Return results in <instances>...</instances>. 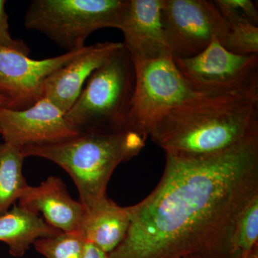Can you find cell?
Instances as JSON below:
<instances>
[{
    "mask_svg": "<svg viewBox=\"0 0 258 258\" xmlns=\"http://www.w3.org/2000/svg\"><path fill=\"white\" fill-rule=\"evenodd\" d=\"M258 195V136L224 152L166 154L157 187L132 205L126 235L108 258H235L230 239Z\"/></svg>",
    "mask_w": 258,
    "mask_h": 258,
    "instance_id": "6da1fadb",
    "label": "cell"
},
{
    "mask_svg": "<svg viewBox=\"0 0 258 258\" xmlns=\"http://www.w3.org/2000/svg\"><path fill=\"white\" fill-rule=\"evenodd\" d=\"M258 136V90L202 95L169 110L149 137L166 154L203 157Z\"/></svg>",
    "mask_w": 258,
    "mask_h": 258,
    "instance_id": "7a4b0ae2",
    "label": "cell"
},
{
    "mask_svg": "<svg viewBox=\"0 0 258 258\" xmlns=\"http://www.w3.org/2000/svg\"><path fill=\"white\" fill-rule=\"evenodd\" d=\"M147 138L132 130L79 133L56 143L21 149L25 158L55 163L72 178L86 210L107 198L109 180L117 166L138 155Z\"/></svg>",
    "mask_w": 258,
    "mask_h": 258,
    "instance_id": "3957f363",
    "label": "cell"
},
{
    "mask_svg": "<svg viewBox=\"0 0 258 258\" xmlns=\"http://www.w3.org/2000/svg\"><path fill=\"white\" fill-rule=\"evenodd\" d=\"M73 106L64 113L77 133L129 130L128 116L136 87V71L122 45L92 73Z\"/></svg>",
    "mask_w": 258,
    "mask_h": 258,
    "instance_id": "277c9868",
    "label": "cell"
},
{
    "mask_svg": "<svg viewBox=\"0 0 258 258\" xmlns=\"http://www.w3.org/2000/svg\"><path fill=\"white\" fill-rule=\"evenodd\" d=\"M129 0H32L25 28L40 32L66 50H79L100 29H120Z\"/></svg>",
    "mask_w": 258,
    "mask_h": 258,
    "instance_id": "5b68a950",
    "label": "cell"
},
{
    "mask_svg": "<svg viewBox=\"0 0 258 258\" xmlns=\"http://www.w3.org/2000/svg\"><path fill=\"white\" fill-rule=\"evenodd\" d=\"M133 62L136 87L128 129L146 138L149 137L154 123L166 112L206 94L198 91L183 77L171 55Z\"/></svg>",
    "mask_w": 258,
    "mask_h": 258,
    "instance_id": "8992f818",
    "label": "cell"
},
{
    "mask_svg": "<svg viewBox=\"0 0 258 258\" xmlns=\"http://www.w3.org/2000/svg\"><path fill=\"white\" fill-rule=\"evenodd\" d=\"M174 61L183 77L200 92L226 94L258 90V55L232 53L217 38L198 55Z\"/></svg>",
    "mask_w": 258,
    "mask_h": 258,
    "instance_id": "52a82bcc",
    "label": "cell"
},
{
    "mask_svg": "<svg viewBox=\"0 0 258 258\" xmlns=\"http://www.w3.org/2000/svg\"><path fill=\"white\" fill-rule=\"evenodd\" d=\"M161 21L174 59L198 55L212 40L221 41L227 23L213 1L163 0Z\"/></svg>",
    "mask_w": 258,
    "mask_h": 258,
    "instance_id": "ba28073f",
    "label": "cell"
},
{
    "mask_svg": "<svg viewBox=\"0 0 258 258\" xmlns=\"http://www.w3.org/2000/svg\"><path fill=\"white\" fill-rule=\"evenodd\" d=\"M86 48L33 60L19 51L0 46V96L8 101L5 108L22 111L36 104L42 98V86L47 78Z\"/></svg>",
    "mask_w": 258,
    "mask_h": 258,
    "instance_id": "9c48e42d",
    "label": "cell"
},
{
    "mask_svg": "<svg viewBox=\"0 0 258 258\" xmlns=\"http://www.w3.org/2000/svg\"><path fill=\"white\" fill-rule=\"evenodd\" d=\"M0 134L4 142L23 149L29 146L56 143L79 133L64 113L45 98L22 111L0 107Z\"/></svg>",
    "mask_w": 258,
    "mask_h": 258,
    "instance_id": "30bf717a",
    "label": "cell"
},
{
    "mask_svg": "<svg viewBox=\"0 0 258 258\" xmlns=\"http://www.w3.org/2000/svg\"><path fill=\"white\" fill-rule=\"evenodd\" d=\"M162 5L163 0H129L119 30L133 61L171 55L161 21Z\"/></svg>",
    "mask_w": 258,
    "mask_h": 258,
    "instance_id": "8fae6325",
    "label": "cell"
},
{
    "mask_svg": "<svg viewBox=\"0 0 258 258\" xmlns=\"http://www.w3.org/2000/svg\"><path fill=\"white\" fill-rule=\"evenodd\" d=\"M122 45L123 42L108 41L88 45L79 57L47 78L42 86V98L66 113L79 98L93 71Z\"/></svg>",
    "mask_w": 258,
    "mask_h": 258,
    "instance_id": "7c38bea8",
    "label": "cell"
},
{
    "mask_svg": "<svg viewBox=\"0 0 258 258\" xmlns=\"http://www.w3.org/2000/svg\"><path fill=\"white\" fill-rule=\"evenodd\" d=\"M19 206L43 215L45 221L62 232H80L86 209L69 195L63 181L51 176L37 186H27Z\"/></svg>",
    "mask_w": 258,
    "mask_h": 258,
    "instance_id": "4fadbf2b",
    "label": "cell"
},
{
    "mask_svg": "<svg viewBox=\"0 0 258 258\" xmlns=\"http://www.w3.org/2000/svg\"><path fill=\"white\" fill-rule=\"evenodd\" d=\"M132 215V206L120 207L107 197L86 210L80 232L88 243L108 254L125 238Z\"/></svg>",
    "mask_w": 258,
    "mask_h": 258,
    "instance_id": "5bb4252c",
    "label": "cell"
},
{
    "mask_svg": "<svg viewBox=\"0 0 258 258\" xmlns=\"http://www.w3.org/2000/svg\"><path fill=\"white\" fill-rule=\"evenodd\" d=\"M62 232L52 227L37 212L14 205L0 215V241L9 246L10 253L23 257L37 240Z\"/></svg>",
    "mask_w": 258,
    "mask_h": 258,
    "instance_id": "9a60e30c",
    "label": "cell"
},
{
    "mask_svg": "<svg viewBox=\"0 0 258 258\" xmlns=\"http://www.w3.org/2000/svg\"><path fill=\"white\" fill-rule=\"evenodd\" d=\"M25 159L20 148L0 144V215L20 200L28 186L23 173Z\"/></svg>",
    "mask_w": 258,
    "mask_h": 258,
    "instance_id": "2e32d148",
    "label": "cell"
},
{
    "mask_svg": "<svg viewBox=\"0 0 258 258\" xmlns=\"http://www.w3.org/2000/svg\"><path fill=\"white\" fill-rule=\"evenodd\" d=\"M235 258H243L258 247V195L241 210L230 239Z\"/></svg>",
    "mask_w": 258,
    "mask_h": 258,
    "instance_id": "e0dca14e",
    "label": "cell"
},
{
    "mask_svg": "<svg viewBox=\"0 0 258 258\" xmlns=\"http://www.w3.org/2000/svg\"><path fill=\"white\" fill-rule=\"evenodd\" d=\"M88 242L80 232H60L38 239L34 246L46 258H83Z\"/></svg>",
    "mask_w": 258,
    "mask_h": 258,
    "instance_id": "ac0fdd59",
    "label": "cell"
},
{
    "mask_svg": "<svg viewBox=\"0 0 258 258\" xmlns=\"http://www.w3.org/2000/svg\"><path fill=\"white\" fill-rule=\"evenodd\" d=\"M227 23V30L220 42L222 46L236 55H258V26L246 21Z\"/></svg>",
    "mask_w": 258,
    "mask_h": 258,
    "instance_id": "d6986e66",
    "label": "cell"
},
{
    "mask_svg": "<svg viewBox=\"0 0 258 258\" xmlns=\"http://www.w3.org/2000/svg\"><path fill=\"white\" fill-rule=\"evenodd\" d=\"M213 2L226 21H246L258 26L257 9L251 0H215Z\"/></svg>",
    "mask_w": 258,
    "mask_h": 258,
    "instance_id": "ffe728a7",
    "label": "cell"
},
{
    "mask_svg": "<svg viewBox=\"0 0 258 258\" xmlns=\"http://www.w3.org/2000/svg\"><path fill=\"white\" fill-rule=\"evenodd\" d=\"M5 0H0V46L13 49L28 55L30 50L26 44L20 40H15L10 33L8 15L5 11Z\"/></svg>",
    "mask_w": 258,
    "mask_h": 258,
    "instance_id": "44dd1931",
    "label": "cell"
},
{
    "mask_svg": "<svg viewBox=\"0 0 258 258\" xmlns=\"http://www.w3.org/2000/svg\"><path fill=\"white\" fill-rule=\"evenodd\" d=\"M83 258H108V254L91 243H88Z\"/></svg>",
    "mask_w": 258,
    "mask_h": 258,
    "instance_id": "7402d4cb",
    "label": "cell"
},
{
    "mask_svg": "<svg viewBox=\"0 0 258 258\" xmlns=\"http://www.w3.org/2000/svg\"><path fill=\"white\" fill-rule=\"evenodd\" d=\"M243 258H258V247H255L250 253Z\"/></svg>",
    "mask_w": 258,
    "mask_h": 258,
    "instance_id": "603a6c76",
    "label": "cell"
},
{
    "mask_svg": "<svg viewBox=\"0 0 258 258\" xmlns=\"http://www.w3.org/2000/svg\"><path fill=\"white\" fill-rule=\"evenodd\" d=\"M7 106H8V101L3 96H0V107H7Z\"/></svg>",
    "mask_w": 258,
    "mask_h": 258,
    "instance_id": "cb8c5ba5",
    "label": "cell"
},
{
    "mask_svg": "<svg viewBox=\"0 0 258 258\" xmlns=\"http://www.w3.org/2000/svg\"><path fill=\"white\" fill-rule=\"evenodd\" d=\"M184 258H203V257H200V256H199V255H195V254H191V255L186 256V257H184Z\"/></svg>",
    "mask_w": 258,
    "mask_h": 258,
    "instance_id": "d4e9b609",
    "label": "cell"
}]
</instances>
